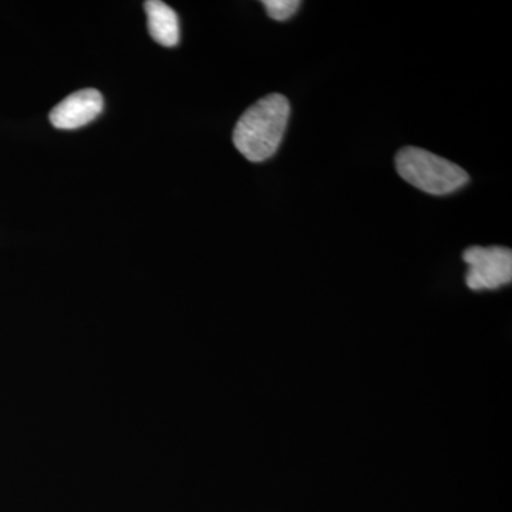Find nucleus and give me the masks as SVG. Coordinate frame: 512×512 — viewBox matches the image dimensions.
Segmentation results:
<instances>
[{
    "instance_id": "obj_1",
    "label": "nucleus",
    "mask_w": 512,
    "mask_h": 512,
    "mask_svg": "<svg viewBox=\"0 0 512 512\" xmlns=\"http://www.w3.org/2000/svg\"><path fill=\"white\" fill-rule=\"evenodd\" d=\"M291 104L282 94H269L249 107L234 128L232 140L239 153L251 163L274 156L284 140Z\"/></svg>"
},
{
    "instance_id": "obj_2",
    "label": "nucleus",
    "mask_w": 512,
    "mask_h": 512,
    "mask_svg": "<svg viewBox=\"0 0 512 512\" xmlns=\"http://www.w3.org/2000/svg\"><path fill=\"white\" fill-rule=\"evenodd\" d=\"M396 170L404 181L431 195L451 194L470 181V175L460 165L417 147H406L397 153Z\"/></svg>"
},
{
    "instance_id": "obj_3",
    "label": "nucleus",
    "mask_w": 512,
    "mask_h": 512,
    "mask_svg": "<svg viewBox=\"0 0 512 512\" xmlns=\"http://www.w3.org/2000/svg\"><path fill=\"white\" fill-rule=\"evenodd\" d=\"M468 265L467 286L473 291L498 289L512 281V252L504 247H470L463 255Z\"/></svg>"
},
{
    "instance_id": "obj_4",
    "label": "nucleus",
    "mask_w": 512,
    "mask_h": 512,
    "mask_svg": "<svg viewBox=\"0 0 512 512\" xmlns=\"http://www.w3.org/2000/svg\"><path fill=\"white\" fill-rule=\"evenodd\" d=\"M104 100L99 90L86 89L70 94L50 113V123L59 130H77L103 113Z\"/></svg>"
},
{
    "instance_id": "obj_5",
    "label": "nucleus",
    "mask_w": 512,
    "mask_h": 512,
    "mask_svg": "<svg viewBox=\"0 0 512 512\" xmlns=\"http://www.w3.org/2000/svg\"><path fill=\"white\" fill-rule=\"evenodd\" d=\"M148 19V32L157 43L174 47L180 42V22L177 13L160 0L144 3Z\"/></svg>"
},
{
    "instance_id": "obj_6",
    "label": "nucleus",
    "mask_w": 512,
    "mask_h": 512,
    "mask_svg": "<svg viewBox=\"0 0 512 512\" xmlns=\"http://www.w3.org/2000/svg\"><path fill=\"white\" fill-rule=\"evenodd\" d=\"M262 5L265 6L266 13L279 22L291 19L301 8L299 0H265Z\"/></svg>"
}]
</instances>
